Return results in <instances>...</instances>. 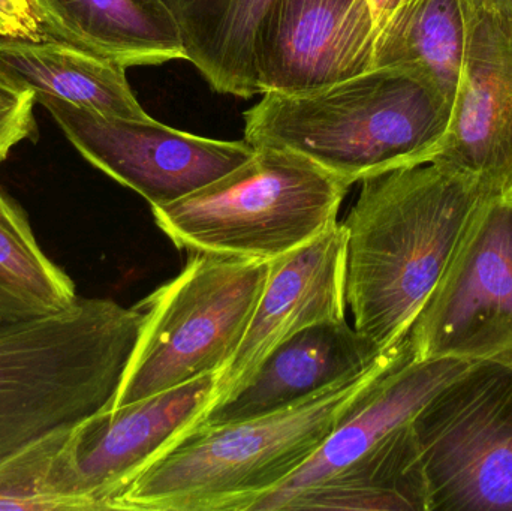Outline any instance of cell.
Listing matches in <instances>:
<instances>
[{
    "mask_svg": "<svg viewBox=\"0 0 512 511\" xmlns=\"http://www.w3.org/2000/svg\"><path fill=\"white\" fill-rule=\"evenodd\" d=\"M361 183L342 222L346 306L361 335L396 353L498 195L480 174L444 159Z\"/></svg>",
    "mask_w": 512,
    "mask_h": 511,
    "instance_id": "obj_1",
    "label": "cell"
},
{
    "mask_svg": "<svg viewBox=\"0 0 512 511\" xmlns=\"http://www.w3.org/2000/svg\"><path fill=\"white\" fill-rule=\"evenodd\" d=\"M143 320L138 305L78 297L48 317L0 321V468L113 405Z\"/></svg>",
    "mask_w": 512,
    "mask_h": 511,
    "instance_id": "obj_2",
    "label": "cell"
},
{
    "mask_svg": "<svg viewBox=\"0 0 512 511\" xmlns=\"http://www.w3.org/2000/svg\"><path fill=\"white\" fill-rule=\"evenodd\" d=\"M409 356L373 368L313 398L243 422L198 426L156 459L111 510L251 511L294 476L325 443L355 402Z\"/></svg>",
    "mask_w": 512,
    "mask_h": 511,
    "instance_id": "obj_3",
    "label": "cell"
},
{
    "mask_svg": "<svg viewBox=\"0 0 512 511\" xmlns=\"http://www.w3.org/2000/svg\"><path fill=\"white\" fill-rule=\"evenodd\" d=\"M451 111L408 69L376 66L303 93H264L246 119L254 147L288 149L348 183L424 164Z\"/></svg>",
    "mask_w": 512,
    "mask_h": 511,
    "instance_id": "obj_4",
    "label": "cell"
},
{
    "mask_svg": "<svg viewBox=\"0 0 512 511\" xmlns=\"http://www.w3.org/2000/svg\"><path fill=\"white\" fill-rule=\"evenodd\" d=\"M349 188L300 153L258 146L230 173L152 212L179 249L271 263L337 224Z\"/></svg>",
    "mask_w": 512,
    "mask_h": 511,
    "instance_id": "obj_5",
    "label": "cell"
},
{
    "mask_svg": "<svg viewBox=\"0 0 512 511\" xmlns=\"http://www.w3.org/2000/svg\"><path fill=\"white\" fill-rule=\"evenodd\" d=\"M188 254L176 278L138 303L143 326L108 410L219 374L242 345L270 263Z\"/></svg>",
    "mask_w": 512,
    "mask_h": 511,
    "instance_id": "obj_6",
    "label": "cell"
},
{
    "mask_svg": "<svg viewBox=\"0 0 512 511\" xmlns=\"http://www.w3.org/2000/svg\"><path fill=\"white\" fill-rule=\"evenodd\" d=\"M414 429L429 511H512V372L481 366Z\"/></svg>",
    "mask_w": 512,
    "mask_h": 511,
    "instance_id": "obj_7",
    "label": "cell"
},
{
    "mask_svg": "<svg viewBox=\"0 0 512 511\" xmlns=\"http://www.w3.org/2000/svg\"><path fill=\"white\" fill-rule=\"evenodd\" d=\"M218 375L102 411L77 426L48 474L53 510H111L117 495L200 426L215 404Z\"/></svg>",
    "mask_w": 512,
    "mask_h": 511,
    "instance_id": "obj_8",
    "label": "cell"
},
{
    "mask_svg": "<svg viewBox=\"0 0 512 511\" xmlns=\"http://www.w3.org/2000/svg\"><path fill=\"white\" fill-rule=\"evenodd\" d=\"M38 102L86 161L140 194L152 207L167 206L204 188L255 152L246 140L198 137L152 117L104 116L56 98Z\"/></svg>",
    "mask_w": 512,
    "mask_h": 511,
    "instance_id": "obj_9",
    "label": "cell"
},
{
    "mask_svg": "<svg viewBox=\"0 0 512 511\" xmlns=\"http://www.w3.org/2000/svg\"><path fill=\"white\" fill-rule=\"evenodd\" d=\"M406 344L414 360L457 356L512 372V210L499 197Z\"/></svg>",
    "mask_w": 512,
    "mask_h": 511,
    "instance_id": "obj_10",
    "label": "cell"
},
{
    "mask_svg": "<svg viewBox=\"0 0 512 511\" xmlns=\"http://www.w3.org/2000/svg\"><path fill=\"white\" fill-rule=\"evenodd\" d=\"M376 21L370 0H273L255 39L259 93H303L369 71Z\"/></svg>",
    "mask_w": 512,
    "mask_h": 511,
    "instance_id": "obj_11",
    "label": "cell"
},
{
    "mask_svg": "<svg viewBox=\"0 0 512 511\" xmlns=\"http://www.w3.org/2000/svg\"><path fill=\"white\" fill-rule=\"evenodd\" d=\"M345 246V230L337 222L307 245L271 261L245 339L219 372L213 407L236 396L271 351L292 336L315 324L345 320Z\"/></svg>",
    "mask_w": 512,
    "mask_h": 511,
    "instance_id": "obj_12",
    "label": "cell"
},
{
    "mask_svg": "<svg viewBox=\"0 0 512 511\" xmlns=\"http://www.w3.org/2000/svg\"><path fill=\"white\" fill-rule=\"evenodd\" d=\"M481 366L483 363L457 356L406 357L355 402L294 476L259 498L251 511L285 510L298 494L330 479L394 432L414 423L433 402Z\"/></svg>",
    "mask_w": 512,
    "mask_h": 511,
    "instance_id": "obj_13",
    "label": "cell"
},
{
    "mask_svg": "<svg viewBox=\"0 0 512 511\" xmlns=\"http://www.w3.org/2000/svg\"><path fill=\"white\" fill-rule=\"evenodd\" d=\"M433 159L480 174L498 197L512 188L511 23H475L462 87Z\"/></svg>",
    "mask_w": 512,
    "mask_h": 511,
    "instance_id": "obj_14",
    "label": "cell"
},
{
    "mask_svg": "<svg viewBox=\"0 0 512 511\" xmlns=\"http://www.w3.org/2000/svg\"><path fill=\"white\" fill-rule=\"evenodd\" d=\"M402 351L382 353L346 320L315 324L271 351L251 381L236 396L207 411L200 426L227 425L286 410Z\"/></svg>",
    "mask_w": 512,
    "mask_h": 511,
    "instance_id": "obj_15",
    "label": "cell"
},
{
    "mask_svg": "<svg viewBox=\"0 0 512 511\" xmlns=\"http://www.w3.org/2000/svg\"><path fill=\"white\" fill-rule=\"evenodd\" d=\"M45 38L68 42L125 68L185 59L162 0H38Z\"/></svg>",
    "mask_w": 512,
    "mask_h": 511,
    "instance_id": "obj_16",
    "label": "cell"
},
{
    "mask_svg": "<svg viewBox=\"0 0 512 511\" xmlns=\"http://www.w3.org/2000/svg\"><path fill=\"white\" fill-rule=\"evenodd\" d=\"M0 72L35 93L122 119H149L126 68L57 39L0 38Z\"/></svg>",
    "mask_w": 512,
    "mask_h": 511,
    "instance_id": "obj_17",
    "label": "cell"
},
{
    "mask_svg": "<svg viewBox=\"0 0 512 511\" xmlns=\"http://www.w3.org/2000/svg\"><path fill=\"white\" fill-rule=\"evenodd\" d=\"M477 15L466 0H411L382 27L375 65H400L453 111Z\"/></svg>",
    "mask_w": 512,
    "mask_h": 511,
    "instance_id": "obj_18",
    "label": "cell"
},
{
    "mask_svg": "<svg viewBox=\"0 0 512 511\" xmlns=\"http://www.w3.org/2000/svg\"><path fill=\"white\" fill-rule=\"evenodd\" d=\"M179 29L185 60L219 93L258 95L255 39L273 0H162Z\"/></svg>",
    "mask_w": 512,
    "mask_h": 511,
    "instance_id": "obj_19",
    "label": "cell"
},
{
    "mask_svg": "<svg viewBox=\"0 0 512 511\" xmlns=\"http://www.w3.org/2000/svg\"><path fill=\"white\" fill-rule=\"evenodd\" d=\"M285 510L429 511L414 423L298 494Z\"/></svg>",
    "mask_w": 512,
    "mask_h": 511,
    "instance_id": "obj_20",
    "label": "cell"
},
{
    "mask_svg": "<svg viewBox=\"0 0 512 511\" xmlns=\"http://www.w3.org/2000/svg\"><path fill=\"white\" fill-rule=\"evenodd\" d=\"M77 299L74 281L45 254L26 212L0 186V321L48 317Z\"/></svg>",
    "mask_w": 512,
    "mask_h": 511,
    "instance_id": "obj_21",
    "label": "cell"
},
{
    "mask_svg": "<svg viewBox=\"0 0 512 511\" xmlns=\"http://www.w3.org/2000/svg\"><path fill=\"white\" fill-rule=\"evenodd\" d=\"M35 93L0 72V165L24 140L36 137Z\"/></svg>",
    "mask_w": 512,
    "mask_h": 511,
    "instance_id": "obj_22",
    "label": "cell"
},
{
    "mask_svg": "<svg viewBox=\"0 0 512 511\" xmlns=\"http://www.w3.org/2000/svg\"><path fill=\"white\" fill-rule=\"evenodd\" d=\"M0 38H45L38 0H0Z\"/></svg>",
    "mask_w": 512,
    "mask_h": 511,
    "instance_id": "obj_23",
    "label": "cell"
},
{
    "mask_svg": "<svg viewBox=\"0 0 512 511\" xmlns=\"http://www.w3.org/2000/svg\"><path fill=\"white\" fill-rule=\"evenodd\" d=\"M466 3L478 20L490 18L512 24V0H466Z\"/></svg>",
    "mask_w": 512,
    "mask_h": 511,
    "instance_id": "obj_24",
    "label": "cell"
},
{
    "mask_svg": "<svg viewBox=\"0 0 512 511\" xmlns=\"http://www.w3.org/2000/svg\"><path fill=\"white\" fill-rule=\"evenodd\" d=\"M411 0H370L376 21V38L391 17Z\"/></svg>",
    "mask_w": 512,
    "mask_h": 511,
    "instance_id": "obj_25",
    "label": "cell"
},
{
    "mask_svg": "<svg viewBox=\"0 0 512 511\" xmlns=\"http://www.w3.org/2000/svg\"><path fill=\"white\" fill-rule=\"evenodd\" d=\"M499 201H501L504 206H507L508 209L512 210V188L508 189L504 194L499 195Z\"/></svg>",
    "mask_w": 512,
    "mask_h": 511,
    "instance_id": "obj_26",
    "label": "cell"
}]
</instances>
